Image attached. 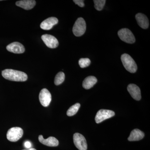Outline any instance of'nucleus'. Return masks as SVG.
Listing matches in <instances>:
<instances>
[{"mask_svg":"<svg viewBox=\"0 0 150 150\" xmlns=\"http://www.w3.org/2000/svg\"><path fill=\"white\" fill-rule=\"evenodd\" d=\"M2 75L6 79L14 81H25L28 79L27 75L25 73L11 69L3 71Z\"/></svg>","mask_w":150,"mask_h":150,"instance_id":"nucleus-1","label":"nucleus"},{"mask_svg":"<svg viewBox=\"0 0 150 150\" xmlns=\"http://www.w3.org/2000/svg\"><path fill=\"white\" fill-rule=\"evenodd\" d=\"M121 60L124 68L131 73L137 71V66L136 62L129 54H124L121 56Z\"/></svg>","mask_w":150,"mask_h":150,"instance_id":"nucleus-2","label":"nucleus"},{"mask_svg":"<svg viewBox=\"0 0 150 150\" xmlns=\"http://www.w3.org/2000/svg\"><path fill=\"white\" fill-rule=\"evenodd\" d=\"M86 30V23L84 20L82 18H79L74 24L73 32L76 36H81L83 35Z\"/></svg>","mask_w":150,"mask_h":150,"instance_id":"nucleus-3","label":"nucleus"},{"mask_svg":"<svg viewBox=\"0 0 150 150\" xmlns=\"http://www.w3.org/2000/svg\"><path fill=\"white\" fill-rule=\"evenodd\" d=\"M23 134V130L21 128L13 127L8 131L7 138L10 142H16L22 137Z\"/></svg>","mask_w":150,"mask_h":150,"instance_id":"nucleus-4","label":"nucleus"},{"mask_svg":"<svg viewBox=\"0 0 150 150\" xmlns=\"http://www.w3.org/2000/svg\"><path fill=\"white\" fill-rule=\"evenodd\" d=\"M120 39L124 42L128 43H133L135 42V38L132 32L127 28H122L118 33Z\"/></svg>","mask_w":150,"mask_h":150,"instance_id":"nucleus-5","label":"nucleus"},{"mask_svg":"<svg viewBox=\"0 0 150 150\" xmlns=\"http://www.w3.org/2000/svg\"><path fill=\"white\" fill-rule=\"evenodd\" d=\"M74 144L76 147L79 150H87V144L85 137L82 134L75 133L73 136Z\"/></svg>","mask_w":150,"mask_h":150,"instance_id":"nucleus-6","label":"nucleus"},{"mask_svg":"<svg viewBox=\"0 0 150 150\" xmlns=\"http://www.w3.org/2000/svg\"><path fill=\"white\" fill-rule=\"evenodd\" d=\"M115 113L112 110L101 109L98 111L95 117V121L97 123H99L108 118H111Z\"/></svg>","mask_w":150,"mask_h":150,"instance_id":"nucleus-7","label":"nucleus"},{"mask_svg":"<svg viewBox=\"0 0 150 150\" xmlns=\"http://www.w3.org/2000/svg\"><path fill=\"white\" fill-rule=\"evenodd\" d=\"M40 103L44 107H47L51 101V95L46 88H43L40 91L39 95Z\"/></svg>","mask_w":150,"mask_h":150,"instance_id":"nucleus-8","label":"nucleus"},{"mask_svg":"<svg viewBox=\"0 0 150 150\" xmlns=\"http://www.w3.org/2000/svg\"><path fill=\"white\" fill-rule=\"evenodd\" d=\"M41 38L46 46L48 48H57L59 46V41L57 38L53 35L49 34H44L42 35Z\"/></svg>","mask_w":150,"mask_h":150,"instance_id":"nucleus-9","label":"nucleus"},{"mask_svg":"<svg viewBox=\"0 0 150 150\" xmlns=\"http://www.w3.org/2000/svg\"><path fill=\"white\" fill-rule=\"evenodd\" d=\"M7 50L14 54H22L25 51L24 46L21 43L18 42H13L8 45Z\"/></svg>","mask_w":150,"mask_h":150,"instance_id":"nucleus-10","label":"nucleus"},{"mask_svg":"<svg viewBox=\"0 0 150 150\" xmlns=\"http://www.w3.org/2000/svg\"><path fill=\"white\" fill-rule=\"evenodd\" d=\"M127 90L131 97L135 100H139L141 99L140 89L138 86L134 84H130L128 86Z\"/></svg>","mask_w":150,"mask_h":150,"instance_id":"nucleus-11","label":"nucleus"},{"mask_svg":"<svg viewBox=\"0 0 150 150\" xmlns=\"http://www.w3.org/2000/svg\"><path fill=\"white\" fill-rule=\"evenodd\" d=\"M59 20L58 19L54 17L48 18L41 23L40 27L42 29L45 30H49L51 29L55 25L58 23Z\"/></svg>","mask_w":150,"mask_h":150,"instance_id":"nucleus-12","label":"nucleus"},{"mask_svg":"<svg viewBox=\"0 0 150 150\" xmlns=\"http://www.w3.org/2000/svg\"><path fill=\"white\" fill-rule=\"evenodd\" d=\"M38 140L41 144L48 146L56 147L59 144V141L54 137H49L48 139H44L42 135H40Z\"/></svg>","mask_w":150,"mask_h":150,"instance_id":"nucleus-13","label":"nucleus"},{"mask_svg":"<svg viewBox=\"0 0 150 150\" xmlns=\"http://www.w3.org/2000/svg\"><path fill=\"white\" fill-rule=\"evenodd\" d=\"M16 4L18 6L26 10H29L35 6L36 4V2L34 0H23L18 1L16 3Z\"/></svg>","mask_w":150,"mask_h":150,"instance_id":"nucleus-14","label":"nucleus"},{"mask_svg":"<svg viewBox=\"0 0 150 150\" xmlns=\"http://www.w3.org/2000/svg\"><path fill=\"white\" fill-rule=\"evenodd\" d=\"M136 20L140 27L143 29H147L149 26L148 18L144 14L139 13L136 16Z\"/></svg>","mask_w":150,"mask_h":150,"instance_id":"nucleus-15","label":"nucleus"},{"mask_svg":"<svg viewBox=\"0 0 150 150\" xmlns=\"http://www.w3.org/2000/svg\"><path fill=\"white\" fill-rule=\"evenodd\" d=\"M144 134L141 130L135 129L131 131L128 139L130 142L138 141L142 139L144 137Z\"/></svg>","mask_w":150,"mask_h":150,"instance_id":"nucleus-16","label":"nucleus"},{"mask_svg":"<svg viewBox=\"0 0 150 150\" xmlns=\"http://www.w3.org/2000/svg\"><path fill=\"white\" fill-rule=\"evenodd\" d=\"M97 79L93 76H89L84 80L83 87L86 89H89L96 83Z\"/></svg>","mask_w":150,"mask_h":150,"instance_id":"nucleus-17","label":"nucleus"},{"mask_svg":"<svg viewBox=\"0 0 150 150\" xmlns=\"http://www.w3.org/2000/svg\"><path fill=\"white\" fill-rule=\"evenodd\" d=\"M80 106V104L79 103H76L72 105L67 110V115L69 116H72L75 115L77 112Z\"/></svg>","mask_w":150,"mask_h":150,"instance_id":"nucleus-18","label":"nucleus"},{"mask_svg":"<svg viewBox=\"0 0 150 150\" xmlns=\"http://www.w3.org/2000/svg\"><path fill=\"white\" fill-rule=\"evenodd\" d=\"M65 76L64 73L60 72L56 75L54 80V83L56 86L59 85L63 83L65 80Z\"/></svg>","mask_w":150,"mask_h":150,"instance_id":"nucleus-19","label":"nucleus"},{"mask_svg":"<svg viewBox=\"0 0 150 150\" xmlns=\"http://www.w3.org/2000/svg\"><path fill=\"white\" fill-rule=\"evenodd\" d=\"M94 6L95 8L98 11H101L104 6L106 1L105 0H94Z\"/></svg>","mask_w":150,"mask_h":150,"instance_id":"nucleus-20","label":"nucleus"},{"mask_svg":"<svg viewBox=\"0 0 150 150\" xmlns=\"http://www.w3.org/2000/svg\"><path fill=\"white\" fill-rule=\"evenodd\" d=\"M79 63L81 68H84L89 66L91 61L88 58H81L79 60Z\"/></svg>","mask_w":150,"mask_h":150,"instance_id":"nucleus-21","label":"nucleus"},{"mask_svg":"<svg viewBox=\"0 0 150 150\" xmlns=\"http://www.w3.org/2000/svg\"><path fill=\"white\" fill-rule=\"evenodd\" d=\"M73 1L81 7H83L84 6V3L83 0H74Z\"/></svg>","mask_w":150,"mask_h":150,"instance_id":"nucleus-22","label":"nucleus"},{"mask_svg":"<svg viewBox=\"0 0 150 150\" xmlns=\"http://www.w3.org/2000/svg\"><path fill=\"white\" fill-rule=\"evenodd\" d=\"M24 146L27 149H30L32 146V144H31V143L29 141H26V142H25Z\"/></svg>","mask_w":150,"mask_h":150,"instance_id":"nucleus-23","label":"nucleus"},{"mask_svg":"<svg viewBox=\"0 0 150 150\" xmlns=\"http://www.w3.org/2000/svg\"><path fill=\"white\" fill-rule=\"evenodd\" d=\"M23 150H36L35 149H34V148H30V149H24Z\"/></svg>","mask_w":150,"mask_h":150,"instance_id":"nucleus-24","label":"nucleus"}]
</instances>
